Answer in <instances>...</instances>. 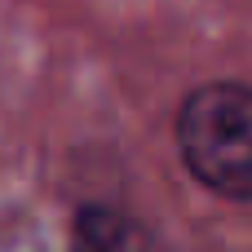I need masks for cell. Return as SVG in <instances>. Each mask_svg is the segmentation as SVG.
<instances>
[{
	"label": "cell",
	"mask_w": 252,
	"mask_h": 252,
	"mask_svg": "<svg viewBox=\"0 0 252 252\" xmlns=\"http://www.w3.org/2000/svg\"><path fill=\"white\" fill-rule=\"evenodd\" d=\"M177 146L199 186L221 199H252V89L204 84L182 102Z\"/></svg>",
	"instance_id": "1"
},
{
	"label": "cell",
	"mask_w": 252,
	"mask_h": 252,
	"mask_svg": "<svg viewBox=\"0 0 252 252\" xmlns=\"http://www.w3.org/2000/svg\"><path fill=\"white\" fill-rule=\"evenodd\" d=\"M75 235H80V244H89V248H120V244L128 239V226H124L120 213L84 208V213L75 217Z\"/></svg>",
	"instance_id": "2"
}]
</instances>
